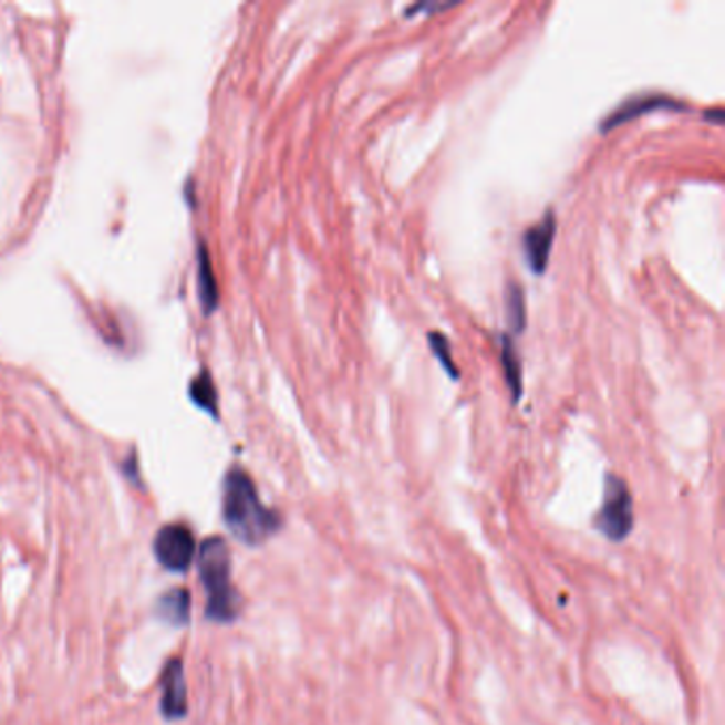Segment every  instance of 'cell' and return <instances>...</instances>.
I'll use <instances>...</instances> for the list:
<instances>
[{
    "label": "cell",
    "instance_id": "obj_14",
    "mask_svg": "<svg viewBox=\"0 0 725 725\" xmlns=\"http://www.w3.org/2000/svg\"><path fill=\"white\" fill-rule=\"evenodd\" d=\"M704 117H706L708 122H713V124H722V120H724V108L717 107L713 108V111H706Z\"/></svg>",
    "mask_w": 725,
    "mask_h": 725
},
{
    "label": "cell",
    "instance_id": "obj_9",
    "mask_svg": "<svg viewBox=\"0 0 725 725\" xmlns=\"http://www.w3.org/2000/svg\"><path fill=\"white\" fill-rule=\"evenodd\" d=\"M198 294L205 304V311L211 313L217 307L219 294H217V281L214 267H211V258L203 245L198 251Z\"/></svg>",
    "mask_w": 725,
    "mask_h": 725
},
{
    "label": "cell",
    "instance_id": "obj_2",
    "mask_svg": "<svg viewBox=\"0 0 725 725\" xmlns=\"http://www.w3.org/2000/svg\"><path fill=\"white\" fill-rule=\"evenodd\" d=\"M198 572L207 591V618L216 623H230L239 618L241 598L232 586L230 549L224 538H207L200 545Z\"/></svg>",
    "mask_w": 725,
    "mask_h": 725
},
{
    "label": "cell",
    "instance_id": "obj_5",
    "mask_svg": "<svg viewBox=\"0 0 725 725\" xmlns=\"http://www.w3.org/2000/svg\"><path fill=\"white\" fill-rule=\"evenodd\" d=\"M194 549H196L194 537L182 524L164 526L154 540V551L158 562L173 572L188 570L189 562L194 558Z\"/></svg>",
    "mask_w": 725,
    "mask_h": 725
},
{
    "label": "cell",
    "instance_id": "obj_11",
    "mask_svg": "<svg viewBox=\"0 0 725 725\" xmlns=\"http://www.w3.org/2000/svg\"><path fill=\"white\" fill-rule=\"evenodd\" d=\"M505 304H507V322H509L510 332L521 334L528 322V309H526V294L515 281H510L507 286Z\"/></svg>",
    "mask_w": 725,
    "mask_h": 725
},
{
    "label": "cell",
    "instance_id": "obj_6",
    "mask_svg": "<svg viewBox=\"0 0 725 725\" xmlns=\"http://www.w3.org/2000/svg\"><path fill=\"white\" fill-rule=\"evenodd\" d=\"M556 230H558V221H556V214L549 209L540 221L535 226H530L521 242H524V253H526V262L532 269L535 275H542L547 265H549V256H551V247H553V239H556Z\"/></svg>",
    "mask_w": 725,
    "mask_h": 725
},
{
    "label": "cell",
    "instance_id": "obj_3",
    "mask_svg": "<svg viewBox=\"0 0 725 725\" xmlns=\"http://www.w3.org/2000/svg\"><path fill=\"white\" fill-rule=\"evenodd\" d=\"M593 526L602 537L613 542L628 538L634 528V503L630 487L613 473L604 477L602 507L593 519Z\"/></svg>",
    "mask_w": 725,
    "mask_h": 725
},
{
    "label": "cell",
    "instance_id": "obj_10",
    "mask_svg": "<svg viewBox=\"0 0 725 725\" xmlns=\"http://www.w3.org/2000/svg\"><path fill=\"white\" fill-rule=\"evenodd\" d=\"M158 615L173 625H186L189 619V593L173 590L164 593L158 602Z\"/></svg>",
    "mask_w": 725,
    "mask_h": 725
},
{
    "label": "cell",
    "instance_id": "obj_7",
    "mask_svg": "<svg viewBox=\"0 0 725 725\" xmlns=\"http://www.w3.org/2000/svg\"><path fill=\"white\" fill-rule=\"evenodd\" d=\"M188 713V692L182 660H170L162 676V715L170 722L184 719Z\"/></svg>",
    "mask_w": 725,
    "mask_h": 725
},
{
    "label": "cell",
    "instance_id": "obj_1",
    "mask_svg": "<svg viewBox=\"0 0 725 725\" xmlns=\"http://www.w3.org/2000/svg\"><path fill=\"white\" fill-rule=\"evenodd\" d=\"M224 521L249 547L262 545L281 528V517L260 500L253 479L242 468H232L224 479Z\"/></svg>",
    "mask_w": 725,
    "mask_h": 725
},
{
    "label": "cell",
    "instance_id": "obj_13",
    "mask_svg": "<svg viewBox=\"0 0 725 725\" xmlns=\"http://www.w3.org/2000/svg\"><path fill=\"white\" fill-rule=\"evenodd\" d=\"M428 343H431L432 353L441 362V366L447 371V375L452 376V379H459V369H457L456 362L452 358V345H449L447 336L441 334V332H431Z\"/></svg>",
    "mask_w": 725,
    "mask_h": 725
},
{
    "label": "cell",
    "instance_id": "obj_12",
    "mask_svg": "<svg viewBox=\"0 0 725 725\" xmlns=\"http://www.w3.org/2000/svg\"><path fill=\"white\" fill-rule=\"evenodd\" d=\"M189 396H191V401L198 404L200 408L209 411L211 415H216L217 417L216 385H214V379H211L209 373L203 371L200 375L191 381V385H189Z\"/></svg>",
    "mask_w": 725,
    "mask_h": 725
},
{
    "label": "cell",
    "instance_id": "obj_8",
    "mask_svg": "<svg viewBox=\"0 0 725 725\" xmlns=\"http://www.w3.org/2000/svg\"><path fill=\"white\" fill-rule=\"evenodd\" d=\"M500 362H503V371H505V381L509 385L510 396L512 403H517L521 398V390H524V379H521V360L515 343L510 341V336H500Z\"/></svg>",
    "mask_w": 725,
    "mask_h": 725
},
{
    "label": "cell",
    "instance_id": "obj_4",
    "mask_svg": "<svg viewBox=\"0 0 725 725\" xmlns=\"http://www.w3.org/2000/svg\"><path fill=\"white\" fill-rule=\"evenodd\" d=\"M662 108H671V111H687V105L679 99H674L671 94L664 92H645L632 99H625L623 103H619L618 107L613 108L600 124V133H609L613 128H618L625 122L636 120L639 115H645L651 111H662Z\"/></svg>",
    "mask_w": 725,
    "mask_h": 725
}]
</instances>
